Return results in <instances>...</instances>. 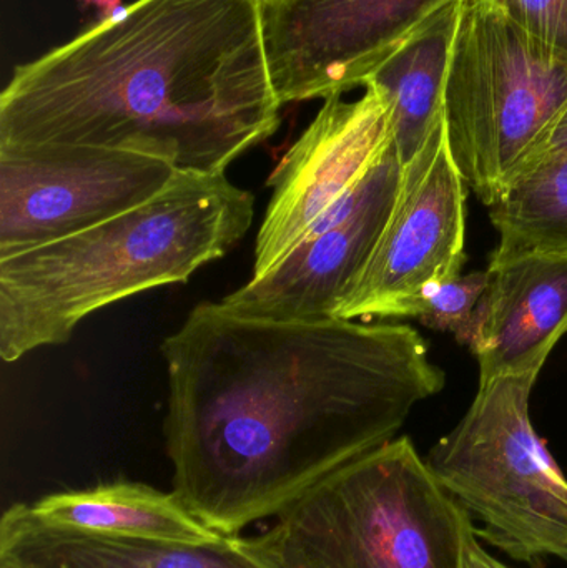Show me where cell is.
I'll return each mask as SVG.
<instances>
[{
	"mask_svg": "<svg viewBox=\"0 0 567 568\" xmlns=\"http://www.w3.org/2000/svg\"><path fill=\"white\" fill-rule=\"evenodd\" d=\"M173 493L222 536L395 439L445 387L415 327L200 303L162 343Z\"/></svg>",
	"mask_w": 567,
	"mask_h": 568,
	"instance_id": "obj_1",
	"label": "cell"
},
{
	"mask_svg": "<svg viewBox=\"0 0 567 568\" xmlns=\"http://www.w3.org/2000/svg\"><path fill=\"white\" fill-rule=\"evenodd\" d=\"M283 103L265 0H135L17 67L0 145H87L225 173L275 135Z\"/></svg>",
	"mask_w": 567,
	"mask_h": 568,
	"instance_id": "obj_2",
	"label": "cell"
},
{
	"mask_svg": "<svg viewBox=\"0 0 567 568\" xmlns=\"http://www.w3.org/2000/svg\"><path fill=\"white\" fill-rule=\"evenodd\" d=\"M255 199L225 173L179 172L155 199L85 232L0 258V357L69 343L90 314L189 282L245 239Z\"/></svg>",
	"mask_w": 567,
	"mask_h": 568,
	"instance_id": "obj_3",
	"label": "cell"
},
{
	"mask_svg": "<svg viewBox=\"0 0 567 568\" xmlns=\"http://www.w3.org/2000/svg\"><path fill=\"white\" fill-rule=\"evenodd\" d=\"M472 523L405 436L340 467L245 542L273 568H462Z\"/></svg>",
	"mask_w": 567,
	"mask_h": 568,
	"instance_id": "obj_4",
	"label": "cell"
},
{
	"mask_svg": "<svg viewBox=\"0 0 567 568\" xmlns=\"http://www.w3.org/2000/svg\"><path fill=\"white\" fill-rule=\"evenodd\" d=\"M567 109V57L486 0H463L443 103L453 162L489 209Z\"/></svg>",
	"mask_w": 567,
	"mask_h": 568,
	"instance_id": "obj_5",
	"label": "cell"
},
{
	"mask_svg": "<svg viewBox=\"0 0 567 568\" xmlns=\"http://www.w3.org/2000/svg\"><path fill=\"white\" fill-rule=\"evenodd\" d=\"M539 374L479 383L429 469L469 514L476 536L518 562H567V477L536 434L529 399Z\"/></svg>",
	"mask_w": 567,
	"mask_h": 568,
	"instance_id": "obj_6",
	"label": "cell"
},
{
	"mask_svg": "<svg viewBox=\"0 0 567 568\" xmlns=\"http://www.w3.org/2000/svg\"><path fill=\"white\" fill-rule=\"evenodd\" d=\"M146 153L87 145H0V258L109 222L175 179Z\"/></svg>",
	"mask_w": 567,
	"mask_h": 568,
	"instance_id": "obj_7",
	"label": "cell"
},
{
	"mask_svg": "<svg viewBox=\"0 0 567 568\" xmlns=\"http://www.w3.org/2000/svg\"><path fill=\"white\" fill-rule=\"evenodd\" d=\"M465 235L466 185L453 162L442 122L403 170L385 232L336 317H416L436 286L462 275Z\"/></svg>",
	"mask_w": 567,
	"mask_h": 568,
	"instance_id": "obj_8",
	"label": "cell"
},
{
	"mask_svg": "<svg viewBox=\"0 0 567 568\" xmlns=\"http://www.w3.org/2000/svg\"><path fill=\"white\" fill-rule=\"evenodd\" d=\"M458 0H265V43L283 105L365 85L413 33Z\"/></svg>",
	"mask_w": 567,
	"mask_h": 568,
	"instance_id": "obj_9",
	"label": "cell"
},
{
	"mask_svg": "<svg viewBox=\"0 0 567 568\" xmlns=\"http://www.w3.org/2000/svg\"><path fill=\"white\" fill-rule=\"evenodd\" d=\"M403 170L389 140L358 185L282 262L223 301L243 313L275 320L336 317L385 232Z\"/></svg>",
	"mask_w": 567,
	"mask_h": 568,
	"instance_id": "obj_10",
	"label": "cell"
},
{
	"mask_svg": "<svg viewBox=\"0 0 567 568\" xmlns=\"http://www.w3.org/2000/svg\"><path fill=\"white\" fill-rule=\"evenodd\" d=\"M330 97L269 180L273 190L255 245L252 278L282 262L325 219L389 145V112L365 87L362 99Z\"/></svg>",
	"mask_w": 567,
	"mask_h": 568,
	"instance_id": "obj_11",
	"label": "cell"
},
{
	"mask_svg": "<svg viewBox=\"0 0 567 568\" xmlns=\"http://www.w3.org/2000/svg\"><path fill=\"white\" fill-rule=\"evenodd\" d=\"M469 349L479 383L539 374L567 333V255H525L489 262Z\"/></svg>",
	"mask_w": 567,
	"mask_h": 568,
	"instance_id": "obj_12",
	"label": "cell"
},
{
	"mask_svg": "<svg viewBox=\"0 0 567 568\" xmlns=\"http://www.w3.org/2000/svg\"><path fill=\"white\" fill-rule=\"evenodd\" d=\"M3 516L37 529L63 530L110 539L210 544L222 539L175 493L140 483L99 484L16 504Z\"/></svg>",
	"mask_w": 567,
	"mask_h": 568,
	"instance_id": "obj_13",
	"label": "cell"
},
{
	"mask_svg": "<svg viewBox=\"0 0 567 568\" xmlns=\"http://www.w3.org/2000/svg\"><path fill=\"white\" fill-rule=\"evenodd\" d=\"M0 568H273L245 537L210 544L110 539L0 520Z\"/></svg>",
	"mask_w": 567,
	"mask_h": 568,
	"instance_id": "obj_14",
	"label": "cell"
},
{
	"mask_svg": "<svg viewBox=\"0 0 567 568\" xmlns=\"http://www.w3.org/2000/svg\"><path fill=\"white\" fill-rule=\"evenodd\" d=\"M463 0L413 33L365 85L388 105L389 136L403 166L409 165L443 122L446 80Z\"/></svg>",
	"mask_w": 567,
	"mask_h": 568,
	"instance_id": "obj_15",
	"label": "cell"
},
{
	"mask_svg": "<svg viewBox=\"0 0 567 568\" xmlns=\"http://www.w3.org/2000/svg\"><path fill=\"white\" fill-rule=\"evenodd\" d=\"M488 212L498 232L492 262L567 255V152H536Z\"/></svg>",
	"mask_w": 567,
	"mask_h": 568,
	"instance_id": "obj_16",
	"label": "cell"
},
{
	"mask_svg": "<svg viewBox=\"0 0 567 568\" xmlns=\"http://www.w3.org/2000/svg\"><path fill=\"white\" fill-rule=\"evenodd\" d=\"M489 273L458 275L436 286L419 306L416 320L429 329L452 333L456 341L469 346L476 307L488 286Z\"/></svg>",
	"mask_w": 567,
	"mask_h": 568,
	"instance_id": "obj_17",
	"label": "cell"
},
{
	"mask_svg": "<svg viewBox=\"0 0 567 568\" xmlns=\"http://www.w3.org/2000/svg\"><path fill=\"white\" fill-rule=\"evenodd\" d=\"M543 45L567 57V0H486Z\"/></svg>",
	"mask_w": 567,
	"mask_h": 568,
	"instance_id": "obj_18",
	"label": "cell"
},
{
	"mask_svg": "<svg viewBox=\"0 0 567 568\" xmlns=\"http://www.w3.org/2000/svg\"><path fill=\"white\" fill-rule=\"evenodd\" d=\"M462 568H513L502 560L493 557L488 550L479 544L476 536L475 523L466 530L465 544H463Z\"/></svg>",
	"mask_w": 567,
	"mask_h": 568,
	"instance_id": "obj_19",
	"label": "cell"
},
{
	"mask_svg": "<svg viewBox=\"0 0 567 568\" xmlns=\"http://www.w3.org/2000/svg\"><path fill=\"white\" fill-rule=\"evenodd\" d=\"M539 150H565L567 152V109L559 122L556 123L553 132L549 133L548 139L536 152H539Z\"/></svg>",
	"mask_w": 567,
	"mask_h": 568,
	"instance_id": "obj_20",
	"label": "cell"
}]
</instances>
